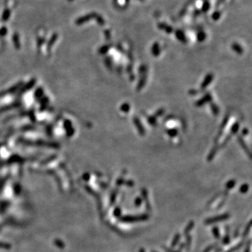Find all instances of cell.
Returning <instances> with one entry per match:
<instances>
[{
    "instance_id": "1",
    "label": "cell",
    "mask_w": 252,
    "mask_h": 252,
    "mask_svg": "<svg viewBox=\"0 0 252 252\" xmlns=\"http://www.w3.org/2000/svg\"><path fill=\"white\" fill-rule=\"evenodd\" d=\"M228 215H227V214L221 215V216H216V217H215V218H212V219H210V220H207V223H212V222L219 221V220H222L226 219V218H228Z\"/></svg>"
},
{
    "instance_id": "2",
    "label": "cell",
    "mask_w": 252,
    "mask_h": 252,
    "mask_svg": "<svg viewBox=\"0 0 252 252\" xmlns=\"http://www.w3.org/2000/svg\"><path fill=\"white\" fill-rule=\"evenodd\" d=\"M9 16H10V11L9 10V9L5 10L4 14H3V16H2V20L4 21H7V20L9 19Z\"/></svg>"
},
{
    "instance_id": "3",
    "label": "cell",
    "mask_w": 252,
    "mask_h": 252,
    "mask_svg": "<svg viewBox=\"0 0 252 252\" xmlns=\"http://www.w3.org/2000/svg\"><path fill=\"white\" fill-rule=\"evenodd\" d=\"M70 1H72V0H70Z\"/></svg>"
}]
</instances>
